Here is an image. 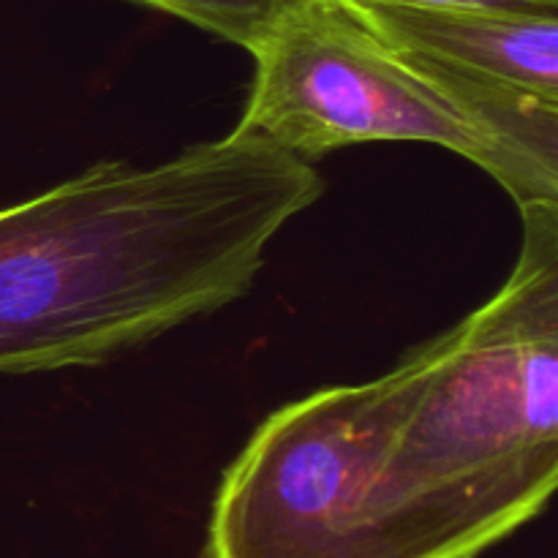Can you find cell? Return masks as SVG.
<instances>
[{"instance_id": "4", "label": "cell", "mask_w": 558, "mask_h": 558, "mask_svg": "<svg viewBox=\"0 0 558 558\" xmlns=\"http://www.w3.org/2000/svg\"><path fill=\"white\" fill-rule=\"evenodd\" d=\"M409 374L407 357L276 409L218 483L205 558H343L349 507Z\"/></svg>"}, {"instance_id": "3", "label": "cell", "mask_w": 558, "mask_h": 558, "mask_svg": "<svg viewBox=\"0 0 558 558\" xmlns=\"http://www.w3.org/2000/svg\"><path fill=\"white\" fill-rule=\"evenodd\" d=\"M245 52L238 129L303 161L371 142L458 153L512 202L558 205V104L480 85L398 52L338 0H287Z\"/></svg>"}, {"instance_id": "6", "label": "cell", "mask_w": 558, "mask_h": 558, "mask_svg": "<svg viewBox=\"0 0 558 558\" xmlns=\"http://www.w3.org/2000/svg\"><path fill=\"white\" fill-rule=\"evenodd\" d=\"M248 49L287 0H134Z\"/></svg>"}, {"instance_id": "1", "label": "cell", "mask_w": 558, "mask_h": 558, "mask_svg": "<svg viewBox=\"0 0 558 558\" xmlns=\"http://www.w3.org/2000/svg\"><path fill=\"white\" fill-rule=\"evenodd\" d=\"M325 194L311 161L234 129L167 161H104L0 210V374L90 368L227 308Z\"/></svg>"}, {"instance_id": "2", "label": "cell", "mask_w": 558, "mask_h": 558, "mask_svg": "<svg viewBox=\"0 0 558 558\" xmlns=\"http://www.w3.org/2000/svg\"><path fill=\"white\" fill-rule=\"evenodd\" d=\"M499 292L409 354L365 466L343 558H480L558 485V205L521 207Z\"/></svg>"}, {"instance_id": "5", "label": "cell", "mask_w": 558, "mask_h": 558, "mask_svg": "<svg viewBox=\"0 0 558 558\" xmlns=\"http://www.w3.org/2000/svg\"><path fill=\"white\" fill-rule=\"evenodd\" d=\"M398 52L480 85L558 104V14L338 0Z\"/></svg>"}, {"instance_id": "7", "label": "cell", "mask_w": 558, "mask_h": 558, "mask_svg": "<svg viewBox=\"0 0 558 558\" xmlns=\"http://www.w3.org/2000/svg\"><path fill=\"white\" fill-rule=\"evenodd\" d=\"M403 3H434V5H483V9L526 11V14H558V0H403Z\"/></svg>"}]
</instances>
